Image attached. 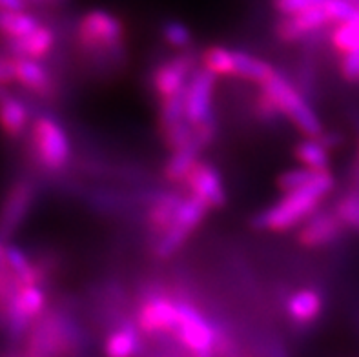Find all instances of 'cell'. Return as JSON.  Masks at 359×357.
I'll return each instance as SVG.
<instances>
[{
  "label": "cell",
  "mask_w": 359,
  "mask_h": 357,
  "mask_svg": "<svg viewBox=\"0 0 359 357\" xmlns=\"http://www.w3.org/2000/svg\"><path fill=\"white\" fill-rule=\"evenodd\" d=\"M26 2H55V0H26Z\"/></svg>",
  "instance_id": "39"
},
{
  "label": "cell",
  "mask_w": 359,
  "mask_h": 357,
  "mask_svg": "<svg viewBox=\"0 0 359 357\" xmlns=\"http://www.w3.org/2000/svg\"><path fill=\"white\" fill-rule=\"evenodd\" d=\"M339 72L341 77L348 84H358L359 82V50L351 51V53L341 55V62H339Z\"/></svg>",
  "instance_id": "32"
},
{
  "label": "cell",
  "mask_w": 359,
  "mask_h": 357,
  "mask_svg": "<svg viewBox=\"0 0 359 357\" xmlns=\"http://www.w3.org/2000/svg\"><path fill=\"white\" fill-rule=\"evenodd\" d=\"M181 323V299L168 292L151 295L139 304L135 325L144 337H173Z\"/></svg>",
  "instance_id": "6"
},
{
  "label": "cell",
  "mask_w": 359,
  "mask_h": 357,
  "mask_svg": "<svg viewBox=\"0 0 359 357\" xmlns=\"http://www.w3.org/2000/svg\"><path fill=\"white\" fill-rule=\"evenodd\" d=\"M294 157L299 161L301 166L314 170V172H330V149L327 148L323 140L319 139H305L297 142L294 148Z\"/></svg>",
  "instance_id": "22"
},
{
  "label": "cell",
  "mask_w": 359,
  "mask_h": 357,
  "mask_svg": "<svg viewBox=\"0 0 359 357\" xmlns=\"http://www.w3.org/2000/svg\"><path fill=\"white\" fill-rule=\"evenodd\" d=\"M201 151L203 148L197 142H191L190 146L172 151L170 159L164 164V179L172 184H184L188 173L201 161Z\"/></svg>",
  "instance_id": "20"
},
{
  "label": "cell",
  "mask_w": 359,
  "mask_h": 357,
  "mask_svg": "<svg viewBox=\"0 0 359 357\" xmlns=\"http://www.w3.org/2000/svg\"><path fill=\"white\" fill-rule=\"evenodd\" d=\"M26 0H0V11H26Z\"/></svg>",
  "instance_id": "35"
},
{
  "label": "cell",
  "mask_w": 359,
  "mask_h": 357,
  "mask_svg": "<svg viewBox=\"0 0 359 357\" xmlns=\"http://www.w3.org/2000/svg\"><path fill=\"white\" fill-rule=\"evenodd\" d=\"M255 114H257V117L264 122H273L278 121V119H281L279 109L273 106L272 100L264 95L263 91H259L257 97H255Z\"/></svg>",
  "instance_id": "33"
},
{
  "label": "cell",
  "mask_w": 359,
  "mask_h": 357,
  "mask_svg": "<svg viewBox=\"0 0 359 357\" xmlns=\"http://www.w3.org/2000/svg\"><path fill=\"white\" fill-rule=\"evenodd\" d=\"M55 46V33L50 26L42 24L32 35L8 42V55L13 59L42 60L51 53Z\"/></svg>",
  "instance_id": "16"
},
{
  "label": "cell",
  "mask_w": 359,
  "mask_h": 357,
  "mask_svg": "<svg viewBox=\"0 0 359 357\" xmlns=\"http://www.w3.org/2000/svg\"><path fill=\"white\" fill-rule=\"evenodd\" d=\"M348 179H351V191L359 194V161H354V164H352Z\"/></svg>",
  "instance_id": "37"
},
{
  "label": "cell",
  "mask_w": 359,
  "mask_h": 357,
  "mask_svg": "<svg viewBox=\"0 0 359 357\" xmlns=\"http://www.w3.org/2000/svg\"><path fill=\"white\" fill-rule=\"evenodd\" d=\"M41 26V20L27 11H0V35L4 36L6 42L32 35Z\"/></svg>",
  "instance_id": "23"
},
{
  "label": "cell",
  "mask_w": 359,
  "mask_h": 357,
  "mask_svg": "<svg viewBox=\"0 0 359 357\" xmlns=\"http://www.w3.org/2000/svg\"><path fill=\"white\" fill-rule=\"evenodd\" d=\"M161 35H163V41L166 44L177 48V50H187L194 41L190 27L181 20H166L161 27Z\"/></svg>",
  "instance_id": "30"
},
{
  "label": "cell",
  "mask_w": 359,
  "mask_h": 357,
  "mask_svg": "<svg viewBox=\"0 0 359 357\" xmlns=\"http://www.w3.org/2000/svg\"><path fill=\"white\" fill-rule=\"evenodd\" d=\"M182 201H184V197L177 191H155L148 199L146 224H148L151 236H155V241L163 237L172 227Z\"/></svg>",
  "instance_id": "14"
},
{
  "label": "cell",
  "mask_w": 359,
  "mask_h": 357,
  "mask_svg": "<svg viewBox=\"0 0 359 357\" xmlns=\"http://www.w3.org/2000/svg\"><path fill=\"white\" fill-rule=\"evenodd\" d=\"M355 161H359V144H358V154H355Z\"/></svg>",
  "instance_id": "41"
},
{
  "label": "cell",
  "mask_w": 359,
  "mask_h": 357,
  "mask_svg": "<svg viewBox=\"0 0 359 357\" xmlns=\"http://www.w3.org/2000/svg\"><path fill=\"white\" fill-rule=\"evenodd\" d=\"M35 199V186L29 181H17L0 206V239L9 241L15 231L22 227L24 219L32 210Z\"/></svg>",
  "instance_id": "11"
},
{
  "label": "cell",
  "mask_w": 359,
  "mask_h": 357,
  "mask_svg": "<svg viewBox=\"0 0 359 357\" xmlns=\"http://www.w3.org/2000/svg\"><path fill=\"white\" fill-rule=\"evenodd\" d=\"M4 93H6V90H0V99L4 97Z\"/></svg>",
  "instance_id": "40"
},
{
  "label": "cell",
  "mask_w": 359,
  "mask_h": 357,
  "mask_svg": "<svg viewBox=\"0 0 359 357\" xmlns=\"http://www.w3.org/2000/svg\"><path fill=\"white\" fill-rule=\"evenodd\" d=\"M264 95L273 102V106L279 109L281 117L290 121L297 131L309 139H318L325 133L323 122L316 114V109L310 106L305 93L297 88L287 75L281 72H276L269 81L259 88Z\"/></svg>",
  "instance_id": "3"
},
{
  "label": "cell",
  "mask_w": 359,
  "mask_h": 357,
  "mask_svg": "<svg viewBox=\"0 0 359 357\" xmlns=\"http://www.w3.org/2000/svg\"><path fill=\"white\" fill-rule=\"evenodd\" d=\"M8 241L0 239V274H9V268H8Z\"/></svg>",
  "instance_id": "36"
},
{
  "label": "cell",
  "mask_w": 359,
  "mask_h": 357,
  "mask_svg": "<svg viewBox=\"0 0 359 357\" xmlns=\"http://www.w3.org/2000/svg\"><path fill=\"white\" fill-rule=\"evenodd\" d=\"M208 212L210 208L203 201L194 197V195H187L184 201H182L181 208H179L177 215L173 219L172 227L168 228V231L163 237L155 241V255L159 259L173 257L187 244L191 234L203 224Z\"/></svg>",
  "instance_id": "7"
},
{
  "label": "cell",
  "mask_w": 359,
  "mask_h": 357,
  "mask_svg": "<svg viewBox=\"0 0 359 357\" xmlns=\"http://www.w3.org/2000/svg\"><path fill=\"white\" fill-rule=\"evenodd\" d=\"M345 230L346 227L341 222V219L337 217L334 210H328V212L327 210H318L314 215H310L301 224L296 239L303 248H323V246L336 243Z\"/></svg>",
  "instance_id": "12"
},
{
  "label": "cell",
  "mask_w": 359,
  "mask_h": 357,
  "mask_svg": "<svg viewBox=\"0 0 359 357\" xmlns=\"http://www.w3.org/2000/svg\"><path fill=\"white\" fill-rule=\"evenodd\" d=\"M8 268L9 274L20 286L42 285V268L29 259L17 244H8Z\"/></svg>",
  "instance_id": "21"
},
{
  "label": "cell",
  "mask_w": 359,
  "mask_h": 357,
  "mask_svg": "<svg viewBox=\"0 0 359 357\" xmlns=\"http://www.w3.org/2000/svg\"><path fill=\"white\" fill-rule=\"evenodd\" d=\"M336 181L330 172L319 173L306 188L285 194L278 203L255 215L254 227L264 231H288L301 227L319 210L321 201L334 190Z\"/></svg>",
  "instance_id": "1"
},
{
  "label": "cell",
  "mask_w": 359,
  "mask_h": 357,
  "mask_svg": "<svg viewBox=\"0 0 359 357\" xmlns=\"http://www.w3.org/2000/svg\"><path fill=\"white\" fill-rule=\"evenodd\" d=\"M184 184L188 188V195H194L203 201L210 210H221L226 206L223 175L214 164L199 161L188 173Z\"/></svg>",
  "instance_id": "10"
},
{
  "label": "cell",
  "mask_w": 359,
  "mask_h": 357,
  "mask_svg": "<svg viewBox=\"0 0 359 357\" xmlns=\"http://www.w3.org/2000/svg\"><path fill=\"white\" fill-rule=\"evenodd\" d=\"M197 68H199L197 57L187 53L161 62L151 75V86L159 100L168 99L187 90L188 82Z\"/></svg>",
  "instance_id": "9"
},
{
  "label": "cell",
  "mask_w": 359,
  "mask_h": 357,
  "mask_svg": "<svg viewBox=\"0 0 359 357\" xmlns=\"http://www.w3.org/2000/svg\"><path fill=\"white\" fill-rule=\"evenodd\" d=\"M334 212L346 228L355 230L359 234V194L355 191H346L341 199L334 206Z\"/></svg>",
  "instance_id": "29"
},
{
  "label": "cell",
  "mask_w": 359,
  "mask_h": 357,
  "mask_svg": "<svg viewBox=\"0 0 359 357\" xmlns=\"http://www.w3.org/2000/svg\"><path fill=\"white\" fill-rule=\"evenodd\" d=\"M217 77L214 73L206 72L203 66L194 72L187 88V100H184V109H187V121L191 126H203L206 122L215 121L214 114V93Z\"/></svg>",
  "instance_id": "8"
},
{
  "label": "cell",
  "mask_w": 359,
  "mask_h": 357,
  "mask_svg": "<svg viewBox=\"0 0 359 357\" xmlns=\"http://www.w3.org/2000/svg\"><path fill=\"white\" fill-rule=\"evenodd\" d=\"M330 42L339 55L359 50V9H355V13L346 22L334 26Z\"/></svg>",
  "instance_id": "26"
},
{
  "label": "cell",
  "mask_w": 359,
  "mask_h": 357,
  "mask_svg": "<svg viewBox=\"0 0 359 357\" xmlns=\"http://www.w3.org/2000/svg\"><path fill=\"white\" fill-rule=\"evenodd\" d=\"M15 82L35 95H50L51 75L41 60L15 59Z\"/></svg>",
  "instance_id": "18"
},
{
  "label": "cell",
  "mask_w": 359,
  "mask_h": 357,
  "mask_svg": "<svg viewBox=\"0 0 359 357\" xmlns=\"http://www.w3.org/2000/svg\"><path fill=\"white\" fill-rule=\"evenodd\" d=\"M219 326L196 304L181 299V323L173 335L188 357H217Z\"/></svg>",
  "instance_id": "4"
},
{
  "label": "cell",
  "mask_w": 359,
  "mask_h": 357,
  "mask_svg": "<svg viewBox=\"0 0 359 357\" xmlns=\"http://www.w3.org/2000/svg\"><path fill=\"white\" fill-rule=\"evenodd\" d=\"M285 310L294 325L309 326L323 312V297L314 288L297 290L287 299Z\"/></svg>",
  "instance_id": "17"
},
{
  "label": "cell",
  "mask_w": 359,
  "mask_h": 357,
  "mask_svg": "<svg viewBox=\"0 0 359 357\" xmlns=\"http://www.w3.org/2000/svg\"><path fill=\"white\" fill-rule=\"evenodd\" d=\"M201 66L215 77H236V50L224 46H210L201 53Z\"/></svg>",
  "instance_id": "25"
},
{
  "label": "cell",
  "mask_w": 359,
  "mask_h": 357,
  "mask_svg": "<svg viewBox=\"0 0 359 357\" xmlns=\"http://www.w3.org/2000/svg\"><path fill=\"white\" fill-rule=\"evenodd\" d=\"M32 146L36 163L48 172H62L72 159L68 133L50 115H41L32 122Z\"/></svg>",
  "instance_id": "5"
},
{
  "label": "cell",
  "mask_w": 359,
  "mask_h": 357,
  "mask_svg": "<svg viewBox=\"0 0 359 357\" xmlns=\"http://www.w3.org/2000/svg\"><path fill=\"white\" fill-rule=\"evenodd\" d=\"M15 82V59L9 55H0V90Z\"/></svg>",
  "instance_id": "34"
},
{
  "label": "cell",
  "mask_w": 359,
  "mask_h": 357,
  "mask_svg": "<svg viewBox=\"0 0 359 357\" xmlns=\"http://www.w3.org/2000/svg\"><path fill=\"white\" fill-rule=\"evenodd\" d=\"M278 69L272 64L263 59H257L248 51L236 50V77L243 81L254 82L257 86H263L264 82L272 77Z\"/></svg>",
  "instance_id": "24"
},
{
  "label": "cell",
  "mask_w": 359,
  "mask_h": 357,
  "mask_svg": "<svg viewBox=\"0 0 359 357\" xmlns=\"http://www.w3.org/2000/svg\"><path fill=\"white\" fill-rule=\"evenodd\" d=\"M102 352L104 357H139L144 352V335L135 321H123L106 334Z\"/></svg>",
  "instance_id": "15"
},
{
  "label": "cell",
  "mask_w": 359,
  "mask_h": 357,
  "mask_svg": "<svg viewBox=\"0 0 359 357\" xmlns=\"http://www.w3.org/2000/svg\"><path fill=\"white\" fill-rule=\"evenodd\" d=\"M327 26H332L323 8H312L296 17H281L276 22L273 33L285 44H296L316 35Z\"/></svg>",
  "instance_id": "13"
},
{
  "label": "cell",
  "mask_w": 359,
  "mask_h": 357,
  "mask_svg": "<svg viewBox=\"0 0 359 357\" xmlns=\"http://www.w3.org/2000/svg\"><path fill=\"white\" fill-rule=\"evenodd\" d=\"M29 124V109L24 100L4 93L0 99V128L8 137L18 139Z\"/></svg>",
  "instance_id": "19"
},
{
  "label": "cell",
  "mask_w": 359,
  "mask_h": 357,
  "mask_svg": "<svg viewBox=\"0 0 359 357\" xmlns=\"http://www.w3.org/2000/svg\"><path fill=\"white\" fill-rule=\"evenodd\" d=\"M77 44L90 57H102L106 64L124 55V24L104 9H90L77 24Z\"/></svg>",
  "instance_id": "2"
},
{
  "label": "cell",
  "mask_w": 359,
  "mask_h": 357,
  "mask_svg": "<svg viewBox=\"0 0 359 357\" xmlns=\"http://www.w3.org/2000/svg\"><path fill=\"white\" fill-rule=\"evenodd\" d=\"M13 281H15L13 277L8 276V274H0V292H2V290L8 288V286L11 285Z\"/></svg>",
  "instance_id": "38"
},
{
  "label": "cell",
  "mask_w": 359,
  "mask_h": 357,
  "mask_svg": "<svg viewBox=\"0 0 359 357\" xmlns=\"http://www.w3.org/2000/svg\"><path fill=\"white\" fill-rule=\"evenodd\" d=\"M323 9L332 26L346 22L355 13V8L351 0H328Z\"/></svg>",
  "instance_id": "31"
},
{
  "label": "cell",
  "mask_w": 359,
  "mask_h": 357,
  "mask_svg": "<svg viewBox=\"0 0 359 357\" xmlns=\"http://www.w3.org/2000/svg\"><path fill=\"white\" fill-rule=\"evenodd\" d=\"M318 175L319 172L309 170V168L305 166L292 168V170H287V172H283L281 175L278 177V188L283 191V195L303 190V188H306Z\"/></svg>",
  "instance_id": "28"
},
{
  "label": "cell",
  "mask_w": 359,
  "mask_h": 357,
  "mask_svg": "<svg viewBox=\"0 0 359 357\" xmlns=\"http://www.w3.org/2000/svg\"><path fill=\"white\" fill-rule=\"evenodd\" d=\"M184 100H187V90L177 93V95L168 97V99L159 100V130L161 133L179 126L187 122V109H184Z\"/></svg>",
  "instance_id": "27"
}]
</instances>
